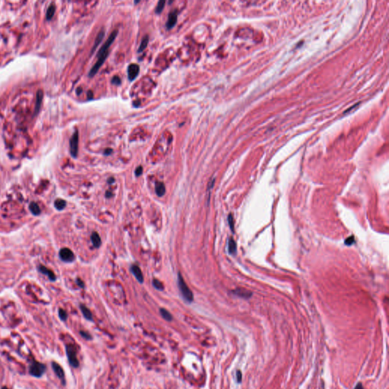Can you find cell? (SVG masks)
<instances>
[{
  "mask_svg": "<svg viewBox=\"0 0 389 389\" xmlns=\"http://www.w3.org/2000/svg\"><path fill=\"white\" fill-rule=\"evenodd\" d=\"M234 293L238 296H240L242 298H249L251 296V292L246 290V289H237L233 291Z\"/></svg>",
  "mask_w": 389,
  "mask_h": 389,
  "instance_id": "obj_16",
  "label": "cell"
},
{
  "mask_svg": "<svg viewBox=\"0 0 389 389\" xmlns=\"http://www.w3.org/2000/svg\"><path fill=\"white\" fill-rule=\"evenodd\" d=\"M76 282H77L78 285H79L80 287H82V288H83V287H84V284L83 281H82V280H80L79 278H78L77 280H76Z\"/></svg>",
  "mask_w": 389,
  "mask_h": 389,
  "instance_id": "obj_33",
  "label": "cell"
},
{
  "mask_svg": "<svg viewBox=\"0 0 389 389\" xmlns=\"http://www.w3.org/2000/svg\"><path fill=\"white\" fill-rule=\"evenodd\" d=\"M353 242H354V236H350V237L348 238V239H346L345 240V244H347L348 246H350V245H352Z\"/></svg>",
  "mask_w": 389,
  "mask_h": 389,
  "instance_id": "obj_30",
  "label": "cell"
},
{
  "mask_svg": "<svg viewBox=\"0 0 389 389\" xmlns=\"http://www.w3.org/2000/svg\"><path fill=\"white\" fill-rule=\"evenodd\" d=\"M79 132L76 129L70 139V152L73 157H76L78 156V152H79Z\"/></svg>",
  "mask_w": 389,
  "mask_h": 389,
  "instance_id": "obj_5",
  "label": "cell"
},
{
  "mask_svg": "<svg viewBox=\"0 0 389 389\" xmlns=\"http://www.w3.org/2000/svg\"><path fill=\"white\" fill-rule=\"evenodd\" d=\"M59 316L62 321H65L67 319V313L65 310L60 309L59 310Z\"/></svg>",
  "mask_w": 389,
  "mask_h": 389,
  "instance_id": "obj_26",
  "label": "cell"
},
{
  "mask_svg": "<svg viewBox=\"0 0 389 389\" xmlns=\"http://www.w3.org/2000/svg\"><path fill=\"white\" fill-rule=\"evenodd\" d=\"M104 34H105V32H104V30H100V31L99 32L98 34H97V37H96L95 41H94V47H92V53L94 52V50H96V48L98 47L99 44L101 43V41H102L103 39H104Z\"/></svg>",
  "mask_w": 389,
  "mask_h": 389,
  "instance_id": "obj_15",
  "label": "cell"
},
{
  "mask_svg": "<svg viewBox=\"0 0 389 389\" xmlns=\"http://www.w3.org/2000/svg\"><path fill=\"white\" fill-rule=\"evenodd\" d=\"M52 367L55 373L56 374V376L59 379H62L63 382H65V374H64V371L62 369V368L58 363H56L55 362H52Z\"/></svg>",
  "mask_w": 389,
  "mask_h": 389,
  "instance_id": "obj_10",
  "label": "cell"
},
{
  "mask_svg": "<svg viewBox=\"0 0 389 389\" xmlns=\"http://www.w3.org/2000/svg\"><path fill=\"white\" fill-rule=\"evenodd\" d=\"M236 379H237L238 382H241V381H242V373L239 370H238L236 372Z\"/></svg>",
  "mask_w": 389,
  "mask_h": 389,
  "instance_id": "obj_31",
  "label": "cell"
},
{
  "mask_svg": "<svg viewBox=\"0 0 389 389\" xmlns=\"http://www.w3.org/2000/svg\"><path fill=\"white\" fill-rule=\"evenodd\" d=\"M80 308H81V310H82V314H83V316H84V318L87 319V320H92L93 317H92L91 312H90V311L85 306H84V305H81Z\"/></svg>",
  "mask_w": 389,
  "mask_h": 389,
  "instance_id": "obj_18",
  "label": "cell"
},
{
  "mask_svg": "<svg viewBox=\"0 0 389 389\" xmlns=\"http://www.w3.org/2000/svg\"><path fill=\"white\" fill-rule=\"evenodd\" d=\"M38 270H39V271H40V272L43 273V274H46V275L48 276V277L50 278V281H56L55 274H54V273L51 270H50V269H48L47 267H44V266H43V265L39 266Z\"/></svg>",
  "mask_w": 389,
  "mask_h": 389,
  "instance_id": "obj_11",
  "label": "cell"
},
{
  "mask_svg": "<svg viewBox=\"0 0 389 389\" xmlns=\"http://www.w3.org/2000/svg\"><path fill=\"white\" fill-rule=\"evenodd\" d=\"M91 242L95 248H99L101 245V239L97 232H94L91 235Z\"/></svg>",
  "mask_w": 389,
  "mask_h": 389,
  "instance_id": "obj_14",
  "label": "cell"
},
{
  "mask_svg": "<svg viewBox=\"0 0 389 389\" xmlns=\"http://www.w3.org/2000/svg\"><path fill=\"white\" fill-rule=\"evenodd\" d=\"M112 83L113 84H116V85H119L121 84V79H119V77L116 75L112 79Z\"/></svg>",
  "mask_w": 389,
  "mask_h": 389,
  "instance_id": "obj_28",
  "label": "cell"
},
{
  "mask_svg": "<svg viewBox=\"0 0 389 389\" xmlns=\"http://www.w3.org/2000/svg\"><path fill=\"white\" fill-rule=\"evenodd\" d=\"M228 222H229V225H230V230L232 231H233L234 223H233V217L232 214H230L229 217H228Z\"/></svg>",
  "mask_w": 389,
  "mask_h": 389,
  "instance_id": "obj_27",
  "label": "cell"
},
{
  "mask_svg": "<svg viewBox=\"0 0 389 389\" xmlns=\"http://www.w3.org/2000/svg\"><path fill=\"white\" fill-rule=\"evenodd\" d=\"M2 389H8V388H5V387H4V388H2Z\"/></svg>",
  "mask_w": 389,
  "mask_h": 389,
  "instance_id": "obj_39",
  "label": "cell"
},
{
  "mask_svg": "<svg viewBox=\"0 0 389 389\" xmlns=\"http://www.w3.org/2000/svg\"><path fill=\"white\" fill-rule=\"evenodd\" d=\"M131 271L132 272V274H134V276L135 277V278L137 279V281H139V283L142 284L144 282V277H143V274H142V270H141L140 267H139L138 265H132L131 267Z\"/></svg>",
  "mask_w": 389,
  "mask_h": 389,
  "instance_id": "obj_9",
  "label": "cell"
},
{
  "mask_svg": "<svg viewBox=\"0 0 389 389\" xmlns=\"http://www.w3.org/2000/svg\"><path fill=\"white\" fill-rule=\"evenodd\" d=\"M152 284H153V286L155 287L156 289L158 290H164V285L160 281H158L157 279H153V281H152Z\"/></svg>",
  "mask_w": 389,
  "mask_h": 389,
  "instance_id": "obj_24",
  "label": "cell"
},
{
  "mask_svg": "<svg viewBox=\"0 0 389 389\" xmlns=\"http://www.w3.org/2000/svg\"><path fill=\"white\" fill-rule=\"evenodd\" d=\"M87 97H88L89 100H90V99L93 98V93H92V91H89L88 92V94H87Z\"/></svg>",
  "mask_w": 389,
  "mask_h": 389,
  "instance_id": "obj_36",
  "label": "cell"
},
{
  "mask_svg": "<svg viewBox=\"0 0 389 389\" xmlns=\"http://www.w3.org/2000/svg\"><path fill=\"white\" fill-rule=\"evenodd\" d=\"M140 71V68L137 64H131L128 67V77L130 81H133L137 77Z\"/></svg>",
  "mask_w": 389,
  "mask_h": 389,
  "instance_id": "obj_8",
  "label": "cell"
},
{
  "mask_svg": "<svg viewBox=\"0 0 389 389\" xmlns=\"http://www.w3.org/2000/svg\"><path fill=\"white\" fill-rule=\"evenodd\" d=\"M112 152H113L112 149L108 148L107 149V150H105V151H104V154H105V155H110Z\"/></svg>",
  "mask_w": 389,
  "mask_h": 389,
  "instance_id": "obj_34",
  "label": "cell"
},
{
  "mask_svg": "<svg viewBox=\"0 0 389 389\" xmlns=\"http://www.w3.org/2000/svg\"><path fill=\"white\" fill-rule=\"evenodd\" d=\"M177 15H178V12H177V10H173L170 12L168 15V19H167V21L166 23V27L169 29V30H170L172 29L173 27H174L176 25L177 22Z\"/></svg>",
  "mask_w": 389,
  "mask_h": 389,
  "instance_id": "obj_7",
  "label": "cell"
},
{
  "mask_svg": "<svg viewBox=\"0 0 389 389\" xmlns=\"http://www.w3.org/2000/svg\"><path fill=\"white\" fill-rule=\"evenodd\" d=\"M113 182H114V179H113V178H112V177H111V178H110V179H109V180H108V183H113Z\"/></svg>",
  "mask_w": 389,
  "mask_h": 389,
  "instance_id": "obj_38",
  "label": "cell"
},
{
  "mask_svg": "<svg viewBox=\"0 0 389 389\" xmlns=\"http://www.w3.org/2000/svg\"><path fill=\"white\" fill-rule=\"evenodd\" d=\"M160 315L162 316V317L164 318L165 320L169 321V322L172 321V319H173L172 315H171L170 313L168 312V311L166 310L165 309H160Z\"/></svg>",
  "mask_w": 389,
  "mask_h": 389,
  "instance_id": "obj_22",
  "label": "cell"
},
{
  "mask_svg": "<svg viewBox=\"0 0 389 389\" xmlns=\"http://www.w3.org/2000/svg\"><path fill=\"white\" fill-rule=\"evenodd\" d=\"M228 249H229V252L230 254H235L236 252V242L233 240V238H230L229 239Z\"/></svg>",
  "mask_w": 389,
  "mask_h": 389,
  "instance_id": "obj_21",
  "label": "cell"
},
{
  "mask_svg": "<svg viewBox=\"0 0 389 389\" xmlns=\"http://www.w3.org/2000/svg\"><path fill=\"white\" fill-rule=\"evenodd\" d=\"M354 389H364V388H363V386H362V383L359 382L357 385H356V387H355V388Z\"/></svg>",
  "mask_w": 389,
  "mask_h": 389,
  "instance_id": "obj_35",
  "label": "cell"
},
{
  "mask_svg": "<svg viewBox=\"0 0 389 389\" xmlns=\"http://www.w3.org/2000/svg\"><path fill=\"white\" fill-rule=\"evenodd\" d=\"M165 3H166L165 1H160V2H158V4H157V7H156V9H155L156 13H157V14L161 13V12H162L163 9H164V8Z\"/></svg>",
  "mask_w": 389,
  "mask_h": 389,
  "instance_id": "obj_25",
  "label": "cell"
},
{
  "mask_svg": "<svg viewBox=\"0 0 389 389\" xmlns=\"http://www.w3.org/2000/svg\"><path fill=\"white\" fill-rule=\"evenodd\" d=\"M178 286H179V290H180L181 294H182L184 299L187 301V302H192L193 301V293L190 290L189 287H188L186 283L185 282V281L183 280L182 275H181V274L179 272L178 273Z\"/></svg>",
  "mask_w": 389,
  "mask_h": 389,
  "instance_id": "obj_2",
  "label": "cell"
},
{
  "mask_svg": "<svg viewBox=\"0 0 389 389\" xmlns=\"http://www.w3.org/2000/svg\"><path fill=\"white\" fill-rule=\"evenodd\" d=\"M155 192H156V194H157L159 197H162V196H164V195H165L166 188H165V185H164V184L163 183V182H159L156 183Z\"/></svg>",
  "mask_w": 389,
  "mask_h": 389,
  "instance_id": "obj_13",
  "label": "cell"
},
{
  "mask_svg": "<svg viewBox=\"0 0 389 389\" xmlns=\"http://www.w3.org/2000/svg\"><path fill=\"white\" fill-rule=\"evenodd\" d=\"M148 42H149V37H148V36H147V35H145V36H144V37H143V39H142V43H141L140 47H139V50H138V52H139V53H142V52H143L144 50H145L146 47H147V44H148Z\"/></svg>",
  "mask_w": 389,
  "mask_h": 389,
  "instance_id": "obj_19",
  "label": "cell"
},
{
  "mask_svg": "<svg viewBox=\"0 0 389 389\" xmlns=\"http://www.w3.org/2000/svg\"><path fill=\"white\" fill-rule=\"evenodd\" d=\"M59 258L65 262H72L75 260V255L68 248H63L59 251Z\"/></svg>",
  "mask_w": 389,
  "mask_h": 389,
  "instance_id": "obj_6",
  "label": "cell"
},
{
  "mask_svg": "<svg viewBox=\"0 0 389 389\" xmlns=\"http://www.w3.org/2000/svg\"><path fill=\"white\" fill-rule=\"evenodd\" d=\"M55 11H56V7L54 5H50V7L47 9V19L48 20H50V19H52L53 17L54 14H55Z\"/></svg>",
  "mask_w": 389,
  "mask_h": 389,
  "instance_id": "obj_23",
  "label": "cell"
},
{
  "mask_svg": "<svg viewBox=\"0 0 389 389\" xmlns=\"http://www.w3.org/2000/svg\"><path fill=\"white\" fill-rule=\"evenodd\" d=\"M54 206H55L56 208L59 210H61L62 209H64L66 206V202L65 201L62 200V199H56L54 202Z\"/></svg>",
  "mask_w": 389,
  "mask_h": 389,
  "instance_id": "obj_20",
  "label": "cell"
},
{
  "mask_svg": "<svg viewBox=\"0 0 389 389\" xmlns=\"http://www.w3.org/2000/svg\"><path fill=\"white\" fill-rule=\"evenodd\" d=\"M117 34H118V30H113V31L110 33V35L109 36L108 39H107V41L104 43V45L100 47V50H99L98 53H97V61L96 62V63L94 64V66L92 67V69H90V72H89V77L90 78L94 77V75L97 74V72H98V70L100 69L101 65H102L103 64H104V62H105L106 59H107V56H108L109 48H110V47L112 45L113 41L115 40Z\"/></svg>",
  "mask_w": 389,
  "mask_h": 389,
  "instance_id": "obj_1",
  "label": "cell"
},
{
  "mask_svg": "<svg viewBox=\"0 0 389 389\" xmlns=\"http://www.w3.org/2000/svg\"><path fill=\"white\" fill-rule=\"evenodd\" d=\"M111 196H112V193H111V192H107V193H106V197H107V198H110Z\"/></svg>",
  "mask_w": 389,
  "mask_h": 389,
  "instance_id": "obj_37",
  "label": "cell"
},
{
  "mask_svg": "<svg viewBox=\"0 0 389 389\" xmlns=\"http://www.w3.org/2000/svg\"><path fill=\"white\" fill-rule=\"evenodd\" d=\"M46 370L45 365L39 362H32L30 366V373L35 377H40Z\"/></svg>",
  "mask_w": 389,
  "mask_h": 389,
  "instance_id": "obj_4",
  "label": "cell"
},
{
  "mask_svg": "<svg viewBox=\"0 0 389 389\" xmlns=\"http://www.w3.org/2000/svg\"><path fill=\"white\" fill-rule=\"evenodd\" d=\"M43 97H44V93L41 90H39L37 93V99H36V107H35V113L34 115L37 113L40 110V107H41L42 101H43Z\"/></svg>",
  "mask_w": 389,
  "mask_h": 389,
  "instance_id": "obj_12",
  "label": "cell"
},
{
  "mask_svg": "<svg viewBox=\"0 0 389 389\" xmlns=\"http://www.w3.org/2000/svg\"><path fill=\"white\" fill-rule=\"evenodd\" d=\"M66 353L69 362L73 367L77 368L79 366V362L77 359V352H76V348L75 346L68 345L66 347Z\"/></svg>",
  "mask_w": 389,
  "mask_h": 389,
  "instance_id": "obj_3",
  "label": "cell"
},
{
  "mask_svg": "<svg viewBox=\"0 0 389 389\" xmlns=\"http://www.w3.org/2000/svg\"><path fill=\"white\" fill-rule=\"evenodd\" d=\"M29 209L33 215L37 216L40 214V208L36 202H31L29 205Z\"/></svg>",
  "mask_w": 389,
  "mask_h": 389,
  "instance_id": "obj_17",
  "label": "cell"
},
{
  "mask_svg": "<svg viewBox=\"0 0 389 389\" xmlns=\"http://www.w3.org/2000/svg\"><path fill=\"white\" fill-rule=\"evenodd\" d=\"M142 173H143V168H142V166H139L135 170V176H140Z\"/></svg>",
  "mask_w": 389,
  "mask_h": 389,
  "instance_id": "obj_29",
  "label": "cell"
},
{
  "mask_svg": "<svg viewBox=\"0 0 389 389\" xmlns=\"http://www.w3.org/2000/svg\"><path fill=\"white\" fill-rule=\"evenodd\" d=\"M80 333H81V334H82V337H84V338H86V339H90V336L89 335V334H87V333L84 332V331H81Z\"/></svg>",
  "mask_w": 389,
  "mask_h": 389,
  "instance_id": "obj_32",
  "label": "cell"
}]
</instances>
